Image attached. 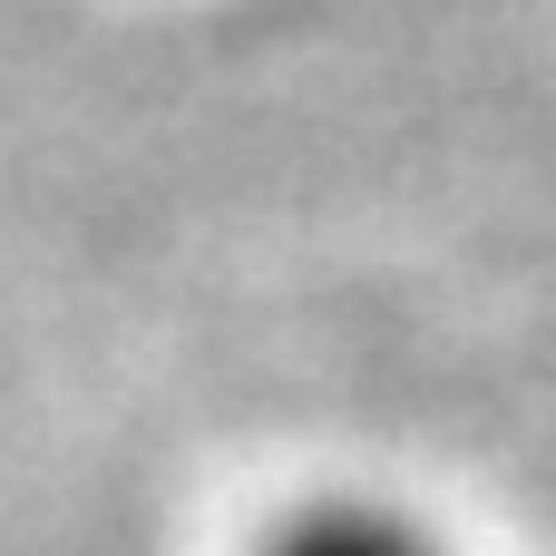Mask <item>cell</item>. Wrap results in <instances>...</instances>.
<instances>
[{"mask_svg": "<svg viewBox=\"0 0 556 556\" xmlns=\"http://www.w3.org/2000/svg\"><path fill=\"white\" fill-rule=\"evenodd\" d=\"M244 556H459V547H450L410 498H381V489H313V498L274 508Z\"/></svg>", "mask_w": 556, "mask_h": 556, "instance_id": "obj_1", "label": "cell"}]
</instances>
